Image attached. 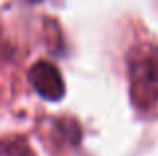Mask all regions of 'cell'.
<instances>
[{
	"instance_id": "obj_1",
	"label": "cell",
	"mask_w": 158,
	"mask_h": 156,
	"mask_svg": "<svg viewBox=\"0 0 158 156\" xmlns=\"http://www.w3.org/2000/svg\"><path fill=\"white\" fill-rule=\"evenodd\" d=\"M130 94L138 108L158 102V46H140L128 60Z\"/></svg>"
},
{
	"instance_id": "obj_2",
	"label": "cell",
	"mask_w": 158,
	"mask_h": 156,
	"mask_svg": "<svg viewBox=\"0 0 158 156\" xmlns=\"http://www.w3.org/2000/svg\"><path fill=\"white\" fill-rule=\"evenodd\" d=\"M30 82L36 92L46 100H60L64 94V80L60 70L48 60H38L30 68Z\"/></svg>"
},
{
	"instance_id": "obj_3",
	"label": "cell",
	"mask_w": 158,
	"mask_h": 156,
	"mask_svg": "<svg viewBox=\"0 0 158 156\" xmlns=\"http://www.w3.org/2000/svg\"><path fill=\"white\" fill-rule=\"evenodd\" d=\"M0 156H34L24 142H0Z\"/></svg>"
},
{
	"instance_id": "obj_4",
	"label": "cell",
	"mask_w": 158,
	"mask_h": 156,
	"mask_svg": "<svg viewBox=\"0 0 158 156\" xmlns=\"http://www.w3.org/2000/svg\"><path fill=\"white\" fill-rule=\"evenodd\" d=\"M30 2H36V0H30Z\"/></svg>"
}]
</instances>
